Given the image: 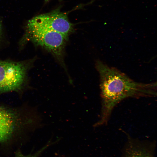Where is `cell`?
Here are the masks:
<instances>
[{
  "label": "cell",
  "mask_w": 157,
  "mask_h": 157,
  "mask_svg": "<svg viewBox=\"0 0 157 157\" xmlns=\"http://www.w3.org/2000/svg\"><path fill=\"white\" fill-rule=\"evenodd\" d=\"M30 65L25 61L0 60V92L19 89L24 82Z\"/></svg>",
  "instance_id": "3957f363"
},
{
  "label": "cell",
  "mask_w": 157,
  "mask_h": 157,
  "mask_svg": "<svg viewBox=\"0 0 157 157\" xmlns=\"http://www.w3.org/2000/svg\"><path fill=\"white\" fill-rule=\"evenodd\" d=\"M25 37L50 53L64 67V50L68 39L62 34L35 24H27Z\"/></svg>",
  "instance_id": "7a4b0ae2"
},
{
  "label": "cell",
  "mask_w": 157,
  "mask_h": 157,
  "mask_svg": "<svg viewBox=\"0 0 157 157\" xmlns=\"http://www.w3.org/2000/svg\"><path fill=\"white\" fill-rule=\"evenodd\" d=\"M128 157H150L147 155L139 151H134Z\"/></svg>",
  "instance_id": "52a82bcc"
},
{
  "label": "cell",
  "mask_w": 157,
  "mask_h": 157,
  "mask_svg": "<svg viewBox=\"0 0 157 157\" xmlns=\"http://www.w3.org/2000/svg\"><path fill=\"white\" fill-rule=\"evenodd\" d=\"M32 23L59 33L68 39L73 30V25L69 21L66 13L56 10L35 16L29 20Z\"/></svg>",
  "instance_id": "277c9868"
},
{
  "label": "cell",
  "mask_w": 157,
  "mask_h": 157,
  "mask_svg": "<svg viewBox=\"0 0 157 157\" xmlns=\"http://www.w3.org/2000/svg\"><path fill=\"white\" fill-rule=\"evenodd\" d=\"M36 155H28V156H24L20 152H18L17 154V155L15 156V157H36Z\"/></svg>",
  "instance_id": "ba28073f"
},
{
  "label": "cell",
  "mask_w": 157,
  "mask_h": 157,
  "mask_svg": "<svg viewBox=\"0 0 157 157\" xmlns=\"http://www.w3.org/2000/svg\"><path fill=\"white\" fill-rule=\"evenodd\" d=\"M15 121L13 114L5 108L0 106V124Z\"/></svg>",
  "instance_id": "8992f818"
},
{
  "label": "cell",
  "mask_w": 157,
  "mask_h": 157,
  "mask_svg": "<svg viewBox=\"0 0 157 157\" xmlns=\"http://www.w3.org/2000/svg\"><path fill=\"white\" fill-rule=\"evenodd\" d=\"M2 26L1 22L0 21V38L1 37L2 35Z\"/></svg>",
  "instance_id": "9c48e42d"
},
{
  "label": "cell",
  "mask_w": 157,
  "mask_h": 157,
  "mask_svg": "<svg viewBox=\"0 0 157 157\" xmlns=\"http://www.w3.org/2000/svg\"><path fill=\"white\" fill-rule=\"evenodd\" d=\"M96 67L100 77L101 107L97 126L106 124L115 107L128 98L154 97L157 95L156 82L134 81L115 68L97 61Z\"/></svg>",
  "instance_id": "6da1fadb"
},
{
  "label": "cell",
  "mask_w": 157,
  "mask_h": 157,
  "mask_svg": "<svg viewBox=\"0 0 157 157\" xmlns=\"http://www.w3.org/2000/svg\"><path fill=\"white\" fill-rule=\"evenodd\" d=\"M15 121L0 124V142L5 141L10 137L14 130Z\"/></svg>",
  "instance_id": "5b68a950"
},
{
  "label": "cell",
  "mask_w": 157,
  "mask_h": 157,
  "mask_svg": "<svg viewBox=\"0 0 157 157\" xmlns=\"http://www.w3.org/2000/svg\"><path fill=\"white\" fill-rule=\"evenodd\" d=\"M50 0H45V1H49Z\"/></svg>",
  "instance_id": "30bf717a"
}]
</instances>
